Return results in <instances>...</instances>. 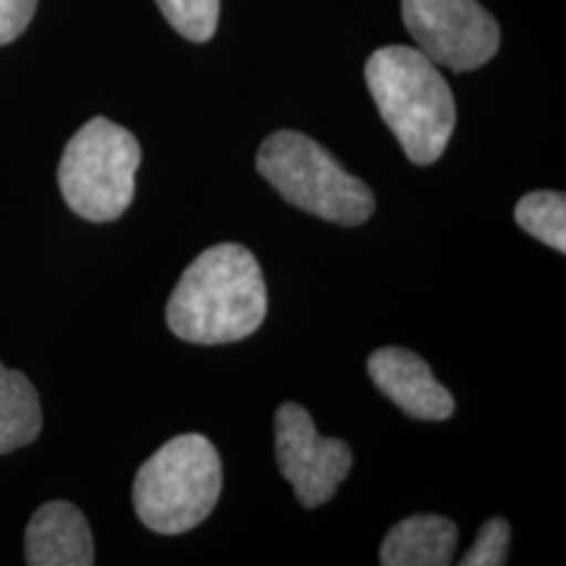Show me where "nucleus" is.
Instances as JSON below:
<instances>
[{
  "label": "nucleus",
  "instance_id": "3",
  "mask_svg": "<svg viewBox=\"0 0 566 566\" xmlns=\"http://www.w3.org/2000/svg\"><path fill=\"white\" fill-rule=\"evenodd\" d=\"M223 488L221 457L200 433L176 436L139 467L134 509L158 535H181L212 514Z\"/></svg>",
  "mask_w": 566,
  "mask_h": 566
},
{
  "label": "nucleus",
  "instance_id": "2",
  "mask_svg": "<svg viewBox=\"0 0 566 566\" xmlns=\"http://www.w3.org/2000/svg\"><path fill=\"white\" fill-rule=\"evenodd\" d=\"M365 82L407 158L415 166L441 158L454 134L457 105L436 63L417 48L386 45L367 59Z\"/></svg>",
  "mask_w": 566,
  "mask_h": 566
},
{
  "label": "nucleus",
  "instance_id": "5",
  "mask_svg": "<svg viewBox=\"0 0 566 566\" xmlns=\"http://www.w3.org/2000/svg\"><path fill=\"white\" fill-rule=\"evenodd\" d=\"M142 163L137 137L108 118H92L69 139L59 166L63 200L92 223L122 218L134 200Z\"/></svg>",
  "mask_w": 566,
  "mask_h": 566
},
{
  "label": "nucleus",
  "instance_id": "7",
  "mask_svg": "<svg viewBox=\"0 0 566 566\" xmlns=\"http://www.w3.org/2000/svg\"><path fill=\"white\" fill-rule=\"evenodd\" d=\"M275 459L304 509L328 504L352 470L349 443L323 438L300 405H281L275 412Z\"/></svg>",
  "mask_w": 566,
  "mask_h": 566
},
{
  "label": "nucleus",
  "instance_id": "12",
  "mask_svg": "<svg viewBox=\"0 0 566 566\" xmlns=\"http://www.w3.org/2000/svg\"><path fill=\"white\" fill-rule=\"evenodd\" d=\"M514 221L537 242L566 252V197L562 192H530L514 210Z\"/></svg>",
  "mask_w": 566,
  "mask_h": 566
},
{
  "label": "nucleus",
  "instance_id": "13",
  "mask_svg": "<svg viewBox=\"0 0 566 566\" xmlns=\"http://www.w3.org/2000/svg\"><path fill=\"white\" fill-rule=\"evenodd\" d=\"M155 3L181 38L208 42L216 34L221 0H155Z\"/></svg>",
  "mask_w": 566,
  "mask_h": 566
},
{
  "label": "nucleus",
  "instance_id": "15",
  "mask_svg": "<svg viewBox=\"0 0 566 566\" xmlns=\"http://www.w3.org/2000/svg\"><path fill=\"white\" fill-rule=\"evenodd\" d=\"M38 0H0V45H9L30 27Z\"/></svg>",
  "mask_w": 566,
  "mask_h": 566
},
{
  "label": "nucleus",
  "instance_id": "9",
  "mask_svg": "<svg viewBox=\"0 0 566 566\" xmlns=\"http://www.w3.org/2000/svg\"><path fill=\"white\" fill-rule=\"evenodd\" d=\"M24 551L30 566L95 564V543L87 520L69 501H51L32 514Z\"/></svg>",
  "mask_w": 566,
  "mask_h": 566
},
{
  "label": "nucleus",
  "instance_id": "6",
  "mask_svg": "<svg viewBox=\"0 0 566 566\" xmlns=\"http://www.w3.org/2000/svg\"><path fill=\"white\" fill-rule=\"evenodd\" d=\"M401 17L417 51L451 71L480 69L499 53V24L478 0H401Z\"/></svg>",
  "mask_w": 566,
  "mask_h": 566
},
{
  "label": "nucleus",
  "instance_id": "11",
  "mask_svg": "<svg viewBox=\"0 0 566 566\" xmlns=\"http://www.w3.org/2000/svg\"><path fill=\"white\" fill-rule=\"evenodd\" d=\"M40 430V396L30 378L0 365V454L30 446Z\"/></svg>",
  "mask_w": 566,
  "mask_h": 566
},
{
  "label": "nucleus",
  "instance_id": "4",
  "mask_svg": "<svg viewBox=\"0 0 566 566\" xmlns=\"http://www.w3.org/2000/svg\"><path fill=\"white\" fill-rule=\"evenodd\" d=\"M258 171L283 200L338 226H359L375 212L367 184L346 174L325 147L300 132H275L258 153Z\"/></svg>",
  "mask_w": 566,
  "mask_h": 566
},
{
  "label": "nucleus",
  "instance_id": "8",
  "mask_svg": "<svg viewBox=\"0 0 566 566\" xmlns=\"http://www.w3.org/2000/svg\"><path fill=\"white\" fill-rule=\"evenodd\" d=\"M373 384L394 401L401 412L424 422H441L454 415V396L436 380L420 354L384 346L367 359Z\"/></svg>",
  "mask_w": 566,
  "mask_h": 566
},
{
  "label": "nucleus",
  "instance_id": "10",
  "mask_svg": "<svg viewBox=\"0 0 566 566\" xmlns=\"http://www.w3.org/2000/svg\"><path fill=\"white\" fill-rule=\"evenodd\" d=\"M459 530L438 514H415L388 530L380 546L384 566H446L454 562Z\"/></svg>",
  "mask_w": 566,
  "mask_h": 566
},
{
  "label": "nucleus",
  "instance_id": "1",
  "mask_svg": "<svg viewBox=\"0 0 566 566\" xmlns=\"http://www.w3.org/2000/svg\"><path fill=\"white\" fill-rule=\"evenodd\" d=\"M268 315V289L258 258L242 244H216L189 263L166 307L181 342L216 346L252 336Z\"/></svg>",
  "mask_w": 566,
  "mask_h": 566
},
{
  "label": "nucleus",
  "instance_id": "14",
  "mask_svg": "<svg viewBox=\"0 0 566 566\" xmlns=\"http://www.w3.org/2000/svg\"><path fill=\"white\" fill-rule=\"evenodd\" d=\"M509 543H512V527L506 520H488L480 527L475 546L467 551L464 558H459L462 566H501L509 562Z\"/></svg>",
  "mask_w": 566,
  "mask_h": 566
}]
</instances>
